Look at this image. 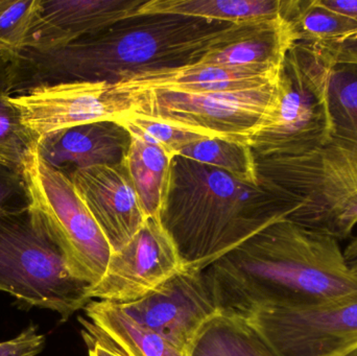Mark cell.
I'll return each instance as SVG.
<instances>
[{"label":"cell","instance_id":"obj_10","mask_svg":"<svg viewBox=\"0 0 357 356\" xmlns=\"http://www.w3.org/2000/svg\"><path fill=\"white\" fill-rule=\"evenodd\" d=\"M247 320L279 356H343L357 348V299L306 311H258Z\"/></svg>","mask_w":357,"mask_h":356},{"label":"cell","instance_id":"obj_3","mask_svg":"<svg viewBox=\"0 0 357 356\" xmlns=\"http://www.w3.org/2000/svg\"><path fill=\"white\" fill-rule=\"evenodd\" d=\"M299 207L260 184L184 157H174L160 221L184 268L203 270Z\"/></svg>","mask_w":357,"mask_h":356},{"label":"cell","instance_id":"obj_32","mask_svg":"<svg viewBox=\"0 0 357 356\" xmlns=\"http://www.w3.org/2000/svg\"><path fill=\"white\" fill-rule=\"evenodd\" d=\"M82 334L87 344L89 356H127L108 341L89 330H84Z\"/></svg>","mask_w":357,"mask_h":356},{"label":"cell","instance_id":"obj_8","mask_svg":"<svg viewBox=\"0 0 357 356\" xmlns=\"http://www.w3.org/2000/svg\"><path fill=\"white\" fill-rule=\"evenodd\" d=\"M277 82L278 79L252 89L220 93L148 91L121 95L131 102L130 114L169 123L209 139L251 146L272 106Z\"/></svg>","mask_w":357,"mask_h":356},{"label":"cell","instance_id":"obj_11","mask_svg":"<svg viewBox=\"0 0 357 356\" xmlns=\"http://www.w3.org/2000/svg\"><path fill=\"white\" fill-rule=\"evenodd\" d=\"M184 268L175 242L161 221L149 217L142 229L113 252L102 279L90 298L126 304L144 298Z\"/></svg>","mask_w":357,"mask_h":356},{"label":"cell","instance_id":"obj_20","mask_svg":"<svg viewBox=\"0 0 357 356\" xmlns=\"http://www.w3.org/2000/svg\"><path fill=\"white\" fill-rule=\"evenodd\" d=\"M130 134L131 144L123 165L146 217L160 219L174 157L138 134Z\"/></svg>","mask_w":357,"mask_h":356},{"label":"cell","instance_id":"obj_15","mask_svg":"<svg viewBox=\"0 0 357 356\" xmlns=\"http://www.w3.org/2000/svg\"><path fill=\"white\" fill-rule=\"evenodd\" d=\"M281 69V68H280ZM280 70H260L250 67L218 66V65H181L151 69L123 75L111 83L119 94L148 91L174 93L208 94L252 89L276 82Z\"/></svg>","mask_w":357,"mask_h":356},{"label":"cell","instance_id":"obj_9","mask_svg":"<svg viewBox=\"0 0 357 356\" xmlns=\"http://www.w3.org/2000/svg\"><path fill=\"white\" fill-rule=\"evenodd\" d=\"M21 123L39 139L48 134L98 121H119L131 112L126 96L110 82H69L10 96Z\"/></svg>","mask_w":357,"mask_h":356},{"label":"cell","instance_id":"obj_17","mask_svg":"<svg viewBox=\"0 0 357 356\" xmlns=\"http://www.w3.org/2000/svg\"><path fill=\"white\" fill-rule=\"evenodd\" d=\"M295 43L282 18L248 23L238 33L208 50L197 63L280 70L287 52Z\"/></svg>","mask_w":357,"mask_h":356},{"label":"cell","instance_id":"obj_4","mask_svg":"<svg viewBox=\"0 0 357 356\" xmlns=\"http://www.w3.org/2000/svg\"><path fill=\"white\" fill-rule=\"evenodd\" d=\"M255 161L262 186L299 204L287 219L337 240L351 238L357 225L356 142L333 137L308 154Z\"/></svg>","mask_w":357,"mask_h":356},{"label":"cell","instance_id":"obj_24","mask_svg":"<svg viewBox=\"0 0 357 356\" xmlns=\"http://www.w3.org/2000/svg\"><path fill=\"white\" fill-rule=\"evenodd\" d=\"M328 104L333 137L357 144V65H333Z\"/></svg>","mask_w":357,"mask_h":356},{"label":"cell","instance_id":"obj_21","mask_svg":"<svg viewBox=\"0 0 357 356\" xmlns=\"http://www.w3.org/2000/svg\"><path fill=\"white\" fill-rule=\"evenodd\" d=\"M187 356H279L248 320L218 313L197 332Z\"/></svg>","mask_w":357,"mask_h":356},{"label":"cell","instance_id":"obj_5","mask_svg":"<svg viewBox=\"0 0 357 356\" xmlns=\"http://www.w3.org/2000/svg\"><path fill=\"white\" fill-rule=\"evenodd\" d=\"M91 288L73 274L60 242L35 208L0 215V291L23 309H50L66 321L91 301Z\"/></svg>","mask_w":357,"mask_h":356},{"label":"cell","instance_id":"obj_18","mask_svg":"<svg viewBox=\"0 0 357 356\" xmlns=\"http://www.w3.org/2000/svg\"><path fill=\"white\" fill-rule=\"evenodd\" d=\"M79 317L84 330L105 339L127 356H187L156 332L132 320L119 304L90 301Z\"/></svg>","mask_w":357,"mask_h":356},{"label":"cell","instance_id":"obj_13","mask_svg":"<svg viewBox=\"0 0 357 356\" xmlns=\"http://www.w3.org/2000/svg\"><path fill=\"white\" fill-rule=\"evenodd\" d=\"M144 0H38L24 48L48 50L137 16Z\"/></svg>","mask_w":357,"mask_h":356},{"label":"cell","instance_id":"obj_28","mask_svg":"<svg viewBox=\"0 0 357 356\" xmlns=\"http://www.w3.org/2000/svg\"><path fill=\"white\" fill-rule=\"evenodd\" d=\"M29 207L31 199L22 173L0 165V215Z\"/></svg>","mask_w":357,"mask_h":356},{"label":"cell","instance_id":"obj_31","mask_svg":"<svg viewBox=\"0 0 357 356\" xmlns=\"http://www.w3.org/2000/svg\"><path fill=\"white\" fill-rule=\"evenodd\" d=\"M16 52L0 48V94H10L14 81Z\"/></svg>","mask_w":357,"mask_h":356},{"label":"cell","instance_id":"obj_34","mask_svg":"<svg viewBox=\"0 0 357 356\" xmlns=\"http://www.w3.org/2000/svg\"><path fill=\"white\" fill-rule=\"evenodd\" d=\"M344 256L351 271L357 276V236L350 240L344 250Z\"/></svg>","mask_w":357,"mask_h":356},{"label":"cell","instance_id":"obj_2","mask_svg":"<svg viewBox=\"0 0 357 356\" xmlns=\"http://www.w3.org/2000/svg\"><path fill=\"white\" fill-rule=\"evenodd\" d=\"M140 24H117L48 50L16 52L10 96L41 86L107 81L151 69L195 64L247 23L210 22L175 15H150Z\"/></svg>","mask_w":357,"mask_h":356},{"label":"cell","instance_id":"obj_16","mask_svg":"<svg viewBox=\"0 0 357 356\" xmlns=\"http://www.w3.org/2000/svg\"><path fill=\"white\" fill-rule=\"evenodd\" d=\"M131 134L117 121H98L61 130L39 138L44 162L65 175L98 165L123 164Z\"/></svg>","mask_w":357,"mask_h":356},{"label":"cell","instance_id":"obj_12","mask_svg":"<svg viewBox=\"0 0 357 356\" xmlns=\"http://www.w3.org/2000/svg\"><path fill=\"white\" fill-rule=\"evenodd\" d=\"M140 325L188 353L204 324L218 313L203 270L183 268L139 300L119 305Z\"/></svg>","mask_w":357,"mask_h":356},{"label":"cell","instance_id":"obj_33","mask_svg":"<svg viewBox=\"0 0 357 356\" xmlns=\"http://www.w3.org/2000/svg\"><path fill=\"white\" fill-rule=\"evenodd\" d=\"M322 6L337 14L357 20V0H319Z\"/></svg>","mask_w":357,"mask_h":356},{"label":"cell","instance_id":"obj_26","mask_svg":"<svg viewBox=\"0 0 357 356\" xmlns=\"http://www.w3.org/2000/svg\"><path fill=\"white\" fill-rule=\"evenodd\" d=\"M117 123L123 125L128 131L138 134L151 144L162 148L172 157L178 156L183 148L195 142L209 139L201 134L130 113Z\"/></svg>","mask_w":357,"mask_h":356},{"label":"cell","instance_id":"obj_6","mask_svg":"<svg viewBox=\"0 0 357 356\" xmlns=\"http://www.w3.org/2000/svg\"><path fill=\"white\" fill-rule=\"evenodd\" d=\"M333 66L319 46H291L281 66L272 106L252 140L255 156L308 154L333 139L328 104Z\"/></svg>","mask_w":357,"mask_h":356},{"label":"cell","instance_id":"obj_7","mask_svg":"<svg viewBox=\"0 0 357 356\" xmlns=\"http://www.w3.org/2000/svg\"><path fill=\"white\" fill-rule=\"evenodd\" d=\"M22 175L31 206L58 238L73 274L92 286L98 284L113 250L70 178L42 160L37 144L25 159Z\"/></svg>","mask_w":357,"mask_h":356},{"label":"cell","instance_id":"obj_19","mask_svg":"<svg viewBox=\"0 0 357 356\" xmlns=\"http://www.w3.org/2000/svg\"><path fill=\"white\" fill-rule=\"evenodd\" d=\"M284 0H149L137 16L175 15L210 22H259L281 18Z\"/></svg>","mask_w":357,"mask_h":356},{"label":"cell","instance_id":"obj_29","mask_svg":"<svg viewBox=\"0 0 357 356\" xmlns=\"http://www.w3.org/2000/svg\"><path fill=\"white\" fill-rule=\"evenodd\" d=\"M45 336L33 324L18 336L0 343V356H36L45 347Z\"/></svg>","mask_w":357,"mask_h":356},{"label":"cell","instance_id":"obj_14","mask_svg":"<svg viewBox=\"0 0 357 356\" xmlns=\"http://www.w3.org/2000/svg\"><path fill=\"white\" fill-rule=\"evenodd\" d=\"M68 177L113 252L123 248L149 219L123 164L77 169Z\"/></svg>","mask_w":357,"mask_h":356},{"label":"cell","instance_id":"obj_22","mask_svg":"<svg viewBox=\"0 0 357 356\" xmlns=\"http://www.w3.org/2000/svg\"><path fill=\"white\" fill-rule=\"evenodd\" d=\"M281 18L296 43L320 45L357 31V20L325 8L319 0H284Z\"/></svg>","mask_w":357,"mask_h":356},{"label":"cell","instance_id":"obj_23","mask_svg":"<svg viewBox=\"0 0 357 356\" xmlns=\"http://www.w3.org/2000/svg\"><path fill=\"white\" fill-rule=\"evenodd\" d=\"M178 156L220 169L248 185H260L255 156L248 144L203 139L183 148Z\"/></svg>","mask_w":357,"mask_h":356},{"label":"cell","instance_id":"obj_27","mask_svg":"<svg viewBox=\"0 0 357 356\" xmlns=\"http://www.w3.org/2000/svg\"><path fill=\"white\" fill-rule=\"evenodd\" d=\"M37 8L38 0H0V48L24 47Z\"/></svg>","mask_w":357,"mask_h":356},{"label":"cell","instance_id":"obj_25","mask_svg":"<svg viewBox=\"0 0 357 356\" xmlns=\"http://www.w3.org/2000/svg\"><path fill=\"white\" fill-rule=\"evenodd\" d=\"M38 140L21 123L10 94H0V165L22 173L25 159Z\"/></svg>","mask_w":357,"mask_h":356},{"label":"cell","instance_id":"obj_1","mask_svg":"<svg viewBox=\"0 0 357 356\" xmlns=\"http://www.w3.org/2000/svg\"><path fill=\"white\" fill-rule=\"evenodd\" d=\"M218 313L322 309L357 299L339 240L284 219L203 269Z\"/></svg>","mask_w":357,"mask_h":356},{"label":"cell","instance_id":"obj_35","mask_svg":"<svg viewBox=\"0 0 357 356\" xmlns=\"http://www.w3.org/2000/svg\"><path fill=\"white\" fill-rule=\"evenodd\" d=\"M343 356H357V348L352 349L349 353H345Z\"/></svg>","mask_w":357,"mask_h":356},{"label":"cell","instance_id":"obj_30","mask_svg":"<svg viewBox=\"0 0 357 356\" xmlns=\"http://www.w3.org/2000/svg\"><path fill=\"white\" fill-rule=\"evenodd\" d=\"M317 46L329 56L333 65H357V31L344 39Z\"/></svg>","mask_w":357,"mask_h":356}]
</instances>
